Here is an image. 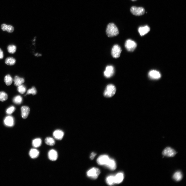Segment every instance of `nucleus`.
I'll use <instances>...</instances> for the list:
<instances>
[{
    "instance_id": "obj_1",
    "label": "nucleus",
    "mask_w": 186,
    "mask_h": 186,
    "mask_svg": "<svg viewBox=\"0 0 186 186\" xmlns=\"http://www.w3.org/2000/svg\"><path fill=\"white\" fill-rule=\"evenodd\" d=\"M107 36L110 37L116 36L119 33L118 29L115 25L113 23L109 24L106 30Z\"/></svg>"
},
{
    "instance_id": "obj_2",
    "label": "nucleus",
    "mask_w": 186,
    "mask_h": 186,
    "mask_svg": "<svg viewBox=\"0 0 186 186\" xmlns=\"http://www.w3.org/2000/svg\"><path fill=\"white\" fill-rule=\"evenodd\" d=\"M116 88L113 85L110 84L106 87L104 91V95L107 97H112L115 94Z\"/></svg>"
},
{
    "instance_id": "obj_3",
    "label": "nucleus",
    "mask_w": 186,
    "mask_h": 186,
    "mask_svg": "<svg viewBox=\"0 0 186 186\" xmlns=\"http://www.w3.org/2000/svg\"><path fill=\"white\" fill-rule=\"evenodd\" d=\"M100 172V170L98 168L93 167L87 172V175L88 177L95 179L98 177Z\"/></svg>"
},
{
    "instance_id": "obj_4",
    "label": "nucleus",
    "mask_w": 186,
    "mask_h": 186,
    "mask_svg": "<svg viewBox=\"0 0 186 186\" xmlns=\"http://www.w3.org/2000/svg\"><path fill=\"white\" fill-rule=\"evenodd\" d=\"M130 11L133 14L137 16L143 15L145 13V10L144 8L135 6L132 7L131 8Z\"/></svg>"
},
{
    "instance_id": "obj_5",
    "label": "nucleus",
    "mask_w": 186,
    "mask_h": 186,
    "mask_svg": "<svg viewBox=\"0 0 186 186\" xmlns=\"http://www.w3.org/2000/svg\"><path fill=\"white\" fill-rule=\"evenodd\" d=\"M137 46L136 43L131 39L127 40L125 43V47L129 51H134Z\"/></svg>"
},
{
    "instance_id": "obj_6",
    "label": "nucleus",
    "mask_w": 186,
    "mask_h": 186,
    "mask_svg": "<svg viewBox=\"0 0 186 186\" xmlns=\"http://www.w3.org/2000/svg\"><path fill=\"white\" fill-rule=\"evenodd\" d=\"M121 51V49L119 45H115L112 49V55L113 58H118L120 56Z\"/></svg>"
},
{
    "instance_id": "obj_7",
    "label": "nucleus",
    "mask_w": 186,
    "mask_h": 186,
    "mask_svg": "<svg viewBox=\"0 0 186 186\" xmlns=\"http://www.w3.org/2000/svg\"><path fill=\"white\" fill-rule=\"evenodd\" d=\"M114 73V68L112 66H109L106 67L104 74V76L107 78L112 77Z\"/></svg>"
},
{
    "instance_id": "obj_8",
    "label": "nucleus",
    "mask_w": 186,
    "mask_h": 186,
    "mask_svg": "<svg viewBox=\"0 0 186 186\" xmlns=\"http://www.w3.org/2000/svg\"><path fill=\"white\" fill-rule=\"evenodd\" d=\"M108 155H104L100 156L97 159V162L100 165H105L110 159Z\"/></svg>"
},
{
    "instance_id": "obj_9",
    "label": "nucleus",
    "mask_w": 186,
    "mask_h": 186,
    "mask_svg": "<svg viewBox=\"0 0 186 186\" xmlns=\"http://www.w3.org/2000/svg\"><path fill=\"white\" fill-rule=\"evenodd\" d=\"M176 154V152L175 150L169 147L165 148L162 152L163 155L168 157H173Z\"/></svg>"
},
{
    "instance_id": "obj_10",
    "label": "nucleus",
    "mask_w": 186,
    "mask_h": 186,
    "mask_svg": "<svg viewBox=\"0 0 186 186\" xmlns=\"http://www.w3.org/2000/svg\"><path fill=\"white\" fill-rule=\"evenodd\" d=\"M148 75L149 77L153 79H158L160 78L161 75L160 73L156 70H152L149 72Z\"/></svg>"
},
{
    "instance_id": "obj_11",
    "label": "nucleus",
    "mask_w": 186,
    "mask_h": 186,
    "mask_svg": "<svg viewBox=\"0 0 186 186\" xmlns=\"http://www.w3.org/2000/svg\"><path fill=\"white\" fill-rule=\"evenodd\" d=\"M48 157L50 160L52 161H56L58 157L57 153L55 150H51L48 153Z\"/></svg>"
},
{
    "instance_id": "obj_12",
    "label": "nucleus",
    "mask_w": 186,
    "mask_h": 186,
    "mask_svg": "<svg viewBox=\"0 0 186 186\" xmlns=\"http://www.w3.org/2000/svg\"><path fill=\"white\" fill-rule=\"evenodd\" d=\"M21 110L23 118L24 119L27 118L30 113V108L27 106H23L21 107Z\"/></svg>"
},
{
    "instance_id": "obj_13",
    "label": "nucleus",
    "mask_w": 186,
    "mask_h": 186,
    "mask_svg": "<svg viewBox=\"0 0 186 186\" xmlns=\"http://www.w3.org/2000/svg\"><path fill=\"white\" fill-rule=\"evenodd\" d=\"M53 135L55 139L60 140L63 139L64 137V133L61 130H57L54 132Z\"/></svg>"
},
{
    "instance_id": "obj_14",
    "label": "nucleus",
    "mask_w": 186,
    "mask_h": 186,
    "mask_svg": "<svg viewBox=\"0 0 186 186\" xmlns=\"http://www.w3.org/2000/svg\"><path fill=\"white\" fill-rule=\"evenodd\" d=\"M150 30V29L147 25H146L139 27L138 29V32L141 36L147 34Z\"/></svg>"
},
{
    "instance_id": "obj_15",
    "label": "nucleus",
    "mask_w": 186,
    "mask_h": 186,
    "mask_svg": "<svg viewBox=\"0 0 186 186\" xmlns=\"http://www.w3.org/2000/svg\"><path fill=\"white\" fill-rule=\"evenodd\" d=\"M105 165L110 170H114L116 168V164L114 159L110 158L108 162Z\"/></svg>"
},
{
    "instance_id": "obj_16",
    "label": "nucleus",
    "mask_w": 186,
    "mask_h": 186,
    "mask_svg": "<svg viewBox=\"0 0 186 186\" xmlns=\"http://www.w3.org/2000/svg\"><path fill=\"white\" fill-rule=\"evenodd\" d=\"M115 184H119L123 180L124 178V175L122 172H120L114 176Z\"/></svg>"
},
{
    "instance_id": "obj_17",
    "label": "nucleus",
    "mask_w": 186,
    "mask_h": 186,
    "mask_svg": "<svg viewBox=\"0 0 186 186\" xmlns=\"http://www.w3.org/2000/svg\"><path fill=\"white\" fill-rule=\"evenodd\" d=\"M14 81L15 85L16 86L18 87L22 85L25 82L23 78L17 76L14 77Z\"/></svg>"
},
{
    "instance_id": "obj_18",
    "label": "nucleus",
    "mask_w": 186,
    "mask_h": 186,
    "mask_svg": "<svg viewBox=\"0 0 186 186\" xmlns=\"http://www.w3.org/2000/svg\"><path fill=\"white\" fill-rule=\"evenodd\" d=\"M4 123L7 126L12 127L14 125V120L13 117L10 116L7 117L4 120Z\"/></svg>"
},
{
    "instance_id": "obj_19",
    "label": "nucleus",
    "mask_w": 186,
    "mask_h": 186,
    "mask_svg": "<svg viewBox=\"0 0 186 186\" xmlns=\"http://www.w3.org/2000/svg\"><path fill=\"white\" fill-rule=\"evenodd\" d=\"M29 154L30 157L33 159L35 158L38 157L39 154L38 150L35 149H31L29 152Z\"/></svg>"
},
{
    "instance_id": "obj_20",
    "label": "nucleus",
    "mask_w": 186,
    "mask_h": 186,
    "mask_svg": "<svg viewBox=\"0 0 186 186\" xmlns=\"http://www.w3.org/2000/svg\"><path fill=\"white\" fill-rule=\"evenodd\" d=\"M16 63V60L15 58L12 57H8L5 60V63L7 65L13 66Z\"/></svg>"
},
{
    "instance_id": "obj_21",
    "label": "nucleus",
    "mask_w": 186,
    "mask_h": 186,
    "mask_svg": "<svg viewBox=\"0 0 186 186\" xmlns=\"http://www.w3.org/2000/svg\"><path fill=\"white\" fill-rule=\"evenodd\" d=\"M13 79L10 75H7L5 77L4 82L7 86H10L12 84Z\"/></svg>"
},
{
    "instance_id": "obj_22",
    "label": "nucleus",
    "mask_w": 186,
    "mask_h": 186,
    "mask_svg": "<svg viewBox=\"0 0 186 186\" xmlns=\"http://www.w3.org/2000/svg\"><path fill=\"white\" fill-rule=\"evenodd\" d=\"M182 178V175L181 172L179 171L175 172L173 176V179L177 181L181 180Z\"/></svg>"
},
{
    "instance_id": "obj_23",
    "label": "nucleus",
    "mask_w": 186,
    "mask_h": 186,
    "mask_svg": "<svg viewBox=\"0 0 186 186\" xmlns=\"http://www.w3.org/2000/svg\"><path fill=\"white\" fill-rule=\"evenodd\" d=\"M42 144V140L40 138H37L32 141V145L34 147L37 148L40 147Z\"/></svg>"
},
{
    "instance_id": "obj_24",
    "label": "nucleus",
    "mask_w": 186,
    "mask_h": 186,
    "mask_svg": "<svg viewBox=\"0 0 186 186\" xmlns=\"http://www.w3.org/2000/svg\"><path fill=\"white\" fill-rule=\"evenodd\" d=\"M45 143L47 145L53 146L55 144V141L54 139L51 137H47L45 140Z\"/></svg>"
},
{
    "instance_id": "obj_25",
    "label": "nucleus",
    "mask_w": 186,
    "mask_h": 186,
    "mask_svg": "<svg viewBox=\"0 0 186 186\" xmlns=\"http://www.w3.org/2000/svg\"><path fill=\"white\" fill-rule=\"evenodd\" d=\"M106 182L108 184L110 185L115 184L114 176L110 175L108 176L106 178Z\"/></svg>"
},
{
    "instance_id": "obj_26",
    "label": "nucleus",
    "mask_w": 186,
    "mask_h": 186,
    "mask_svg": "<svg viewBox=\"0 0 186 186\" xmlns=\"http://www.w3.org/2000/svg\"><path fill=\"white\" fill-rule=\"evenodd\" d=\"M7 49L9 53L10 54H14L16 51L17 47L14 45H10L8 46Z\"/></svg>"
},
{
    "instance_id": "obj_27",
    "label": "nucleus",
    "mask_w": 186,
    "mask_h": 186,
    "mask_svg": "<svg viewBox=\"0 0 186 186\" xmlns=\"http://www.w3.org/2000/svg\"><path fill=\"white\" fill-rule=\"evenodd\" d=\"M13 102L15 104H19L22 101V98L20 95H17L13 99Z\"/></svg>"
},
{
    "instance_id": "obj_28",
    "label": "nucleus",
    "mask_w": 186,
    "mask_h": 186,
    "mask_svg": "<svg viewBox=\"0 0 186 186\" xmlns=\"http://www.w3.org/2000/svg\"><path fill=\"white\" fill-rule=\"evenodd\" d=\"M8 95L5 92H0V101L2 102L4 101L7 100Z\"/></svg>"
},
{
    "instance_id": "obj_29",
    "label": "nucleus",
    "mask_w": 186,
    "mask_h": 186,
    "mask_svg": "<svg viewBox=\"0 0 186 186\" xmlns=\"http://www.w3.org/2000/svg\"><path fill=\"white\" fill-rule=\"evenodd\" d=\"M17 90L20 93L23 94L26 92V88L24 85H22L18 86L17 88Z\"/></svg>"
},
{
    "instance_id": "obj_30",
    "label": "nucleus",
    "mask_w": 186,
    "mask_h": 186,
    "mask_svg": "<svg viewBox=\"0 0 186 186\" xmlns=\"http://www.w3.org/2000/svg\"><path fill=\"white\" fill-rule=\"evenodd\" d=\"M37 93V91L36 88L34 87H32L31 89L29 90L26 95H27L31 94L33 95L36 94Z\"/></svg>"
},
{
    "instance_id": "obj_31",
    "label": "nucleus",
    "mask_w": 186,
    "mask_h": 186,
    "mask_svg": "<svg viewBox=\"0 0 186 186\" xmlns=\"http://www.w3.org/2000/svg\"><path fill=\"white\" fill-rule=\"evenodd\" d=\"M15 108L13 106H11L6 111V113L8 114H11L13 113L15 110Z\"/></svg>"
},
{
    "instance_id": "obj_32",
    "label": "nucleus",
    "mask_w": 186,
    "mask_h": 186,
    "mask_svg": "<svg viewBox=\"0 0 186 186\" xmlns=\"http://www.w3.org/2000/svg\"><path fill=\"white\" fill-rule=\"evenodd\" d=\"M14 30V29L13 26L11 25H7L6 31L9 33H11L13 32Z\"/></svg>"
},
{
    "instance_id": "obj_33",
    "label": "nucleus",
    "mask_w": 186,
    "mask_h": 186,
    "mask_svg": "<svg viewBox=\"0 0 186 186\" xmlns=\"http://www.w3.org/2000/svg\"><path fill=\"white\" fill-rule=\"evenodd\" d=\"M7 26V25L3 24L1 25V29L4 31H6Z\"/></svg>"
},
{
    "instance_id": "obj_34",
    "label": "nucleus",
    "mask_w": 186,
    "mask_h": 186,
    "mask_svg": "<svg viewBox=\"0 0 186 186\" xmlns=\"http://www.w3.org/2000/svg\"><path fill=\"white\" fill-rule=\"evenodd\" d=\"M4 57V54L3 51L1 48H0V59H3Z\"/></svg>"
},
{
    "instance_id": "obj_35",
    "label": "nucleus",
    "mask_w": 186,
    "mask_h": 186,
    "mask_svg": "<svg viewBox=\"0 0 186 186\" xmlns=\"http://www.w3.org/2000/svg\"><path fill=\"white\" fill-rule=\"evenodd\" d=\"M96 154L95 153H94V152L92 153L91 154V156L90 157V158L91 159H93L96 156Z\"/></svg>"
},
{
    "instance_id": "obj_36",
    "label": "nucleus",
    "mask_w": 186,
    "mask_h": 186,
    "mask_svg": "<svg viewBox=\"0 0 186 186\" xmlns=\"http://www.w3.org/2000/svg\"><path fill=\"white\" fill-rule=\"evenodd\" d=\"M131 1H137V0H131Z\"/></svg>"
}]
</instances>
